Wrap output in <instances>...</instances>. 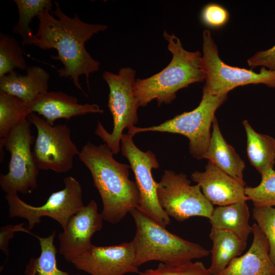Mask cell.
Wrapping results in <instances>:
<instances>
[{"mask_svg": "<svg viewBox=\"0 0 275 275\" xmlns=\"http://www.w3.org/2000/svg\"><path fill=\"white\" fill-rule=\"evenodd\" d=\"M56 9H46L38 16V29L31 45L42 49L54 48L63 67L58 70L59 75L69 77L74 85L85 94L79 82L80 75H85L89 87L90 74L99 70L100 62L92 57L85 47V43L93 36L107 29L101 24H91L82 21L75 13L73 17L67 16L54 2Z\"/></svg>", "mask_w": 275, "mask_h": 275, "instance_id": "cell-1", "label": "cell"}, {"mask_svg": "<svg viewBox=\"0 0 275 275\" xmlns=\"http://www.w3.org/2000/svg\"><path fill=\"white\" fill-rule=\"evenodd\" d=\"M113 154L106 144L88 142L78 156L90 171L100 196L103 219L117 224L138 207L140 193L135 182L129 178L130 166L117 161Z\"/></svg>", "mask_w": 275, "mask_h": 275, "instance_id": "cell-2", "label": "cell"}, {"mask_svg": "<svg viewBox=\"0 0 275 275\" xmlns=\"http://www.w3.org/2000/svg\"><path fill=\"white\" fill-rule=\"evenodd\" d=\"M163 36L168 43V49L172 54V59L159 72L148 78L135 79L133 92L140 106H145L153 100L158 105L170 104L176 98L178 91L204 80L201 52L185 50L180 39L166 31Z\"/></svg>", "mask_w": 275, "mask_h": 275, "instance_id": "cell-3", "label": "cell"}, {"mask_svg": "<svg viewBox=\"0 0 275 275\" xmlns=\"http://www.w3.org/2000/svg\"><path fill=\"white\" fill-rule=\"evenodd\" d=\"M130 213L136 227L132 242L138 267L151 261L179 265L209 255L201 245L172 233L138 209Z\"/></svg>", "mask_w": 275, "mask_h": 275, "instance_id": "cell-4", "label": "cell"}, {"mask_svg": "<svg viewBox=\"0 0 275 275\" xmlns=\"http://www.w3.org/2000/svg\"><path fill=\"white\" fill-rule=\"evenodd\" d=\"M227 95L215 96L203 88V95L199 105L191 111L184 112L156 126L128 129L132 136L145 131H158L182 134L189 141V152L198 159L204 158L209 146L210 129L216 109L225 101Z\"/></svg>", "mask_w": 275, "mask_h": 275, "instance_id": "cell-5", "label": "cell"}, {"mask_svg": "<svg viewBox=\"0 0 275 275\" xmlns=\"http://www.w3.org/2000/svg\"><path fill=\"white\" fill-rule=\"evenodd\" d=\"M135 76V71L130 67L121 68L118 74L105 71L102 75L109 90L107 106L113 116V128L112 132H108L98 121L95 133L114 154L120 151L123 130L134 126L138 121L140 105L133 92Z\"/></svg>", "mask_w": 275, "mask_h": 275, "instance_id": "cell-6", "label": "cell"}, {"mask_svg": "<svg viewBox=\"0 0 275 275\" xmlns=\"http://www.w3.org/2000/svg\"><path fill=\"white\" fill-rule=\"evenodd\" d=\"M30 123L25 120L0 140L1 158H3L4 148L10 154L9 171L0 175V186L6 194H28L37 187L39 169L31 150L34 136Z\"/></svg>", "mask_w": 275, "mask_h": 275, "instance_id": "cell-7", "label": "cell"}, {"mask_svg": "<svg viewBox=\"0 0 275 275\" xmlns=\"http://www.w3.org/2000/svg\"><path fill=\"white\" fill-rule=\"evenodd\" d=\"M202 52L201 65L205 81L203 89L213 95H227L238 86L249 84H262L275 88V70L262 67L259 73H256L223 62L211 34L207 30L203 33Z\"/></svg>", "mask_w": 275, "mask_h": 275, "instance_id": "cell-8", "label": "cell"}, {"mask_svg": "<svg viewBox=\"0 0 275 275\" xmlns=\"http://www.w3.org/2000/svg\"><path fill=\"white\" fill-rule=\"evenodd\" d=\"M63 182L64 188L52 193L46 202L39 206L26 203L17 194H6L9 216L26 219L29 230L40 224L41 217L44 216L56 221L63 229L70 217L85 206L79 182L72 176L65 177Z\"/></svg>", "mask_w": 275, "mask_h": 275, "instance_id": "cell-9", "label": "cell"}, {"mask_svg": "<svg viewBox=\"0 0 275 275\" xmlns=\"http://www.w3.org/2000/svg\"><path fill=\"white\" fill-rule=\"evenodd\" d=\"M183 173L166 170L157 182V196L161 208L169 216L182 222L193 216L209 219L214 210L200 186L190 185Z\"/></svg>", "mask_w": 275, "mask_h": 275, "instance_id": "cell-10", "label": "cell"}, {"mask_svg": "<svg viewBox=\"0 0 275 275\" xmlns=\"http://www.w3.org/2000/svg\"><path fill=\"white\" fill-rule=\"evenodd\" d=\"M28 120L37 131L33 154L38 169L59 173L71 170L80 151L71 139L69 127L50 125L35 113L30 114Z\"/></svg>", "mask_w": 275, "mask_h": 275, "instance_id": "cell-11", "label": "cell"}, {"mask_svg": "<svg viewBox=\"0 0 275 275\" xmlns=\"http://www.w3.org/2000/svg\"><path fill=\"white\" fill-rule=\"evenodd\" d=\"M133 136L123 133L120 143L122 154L128 160L139 191L140 203L137 209L166 228L171 220L159 203L157 182L152 175V170L159 167L158 160L152 151L141 150L134 143Z\"/></svg>", "mask_w": 275, "mask_h": 275, "instance_id": "cell-12", "label": "cell"}, {"mask_svg": "<svg viewBox=\"0 0 275 275\" xmlns=\"http://www.w3.org/2000/svg\"><path fill=\"white\" fill-rule=\"evenodd\" d=\"M70 262L77 269L90 275H124L139 272L132 241L104 246L92 244Z\"/></svg>", "mask_w": 275, "mask_h": 275, "instance_id": "cell-13", "label": "cell"}, {"mask_svg": "<svg viewBox=\"0 0 275 275\" xmlns=\"http://www.w3.org/2000/svg\"><path fill=\"white\" fill-rule=\"evenodd\" d=\"M103 220L96 202L92 200L70 217L59 234V253L70 262L86 251L92 244L94 234L102 229Z\"/></svg>", "mask_w": 275, "mask_h": 275, "instance_id": "cell-14", "label": "cell"}, {"mask_svg": "<svg viewBox=\"0 0 275 275\" xmlns=\"http://www.w3.org/2000/svg\"><path fill=\"white\" fill-rule=\"evenodd\" d=\"M192 180L198 184L212 204L225 206L249 200L244 184L229 176L208 160L204 172L195 171Z\"/></svg>", "mask_w": 275, "mask_h": 275, "instance_id": "cell-15", "label": "cell"}, {"mask_svg": "<svg viewBox=\"0 0 275 275\" xmlns=\"http://www.w3.org/2000/svg\"><path fill=\"white\" fill-rule=\"evenodd\" d=\"M31 113L42 116L50 125L59 119L69 120L89 113H103L96 103L80 104L77 99L61 91L46 92L29 105Z\"/></svg>", "mask_w": 275, "mask_h": 275, "instance_id": "cell-16", "label": "cell"}, {"mask_svg": "<svg viewBox=\"0 0 275 275\" xmlns=\"http://www.w3.org/2000/svg\"><path fill=\"white\" fill-rule=\"evenodd\" d=\"M252 227L253 240L249 250L214 275H275V265L269 256V242L256 223Z\"/></svg>", "mask_w": 275, "mask_h": 275, "instance_id": "cell-17", "label": "cell"}, {"mask_svg": "<svg viewBox=\"0 0 275 275\" xmlns=\"http://www.w3.org/2000/svg\"><path fill=\"white\" fill-rule=\"evenodd\" d=\"M25 70V75L14 71L0 77V91L21 99L29 105L47 92L50 76L39 66L28 67Z\"/></svg>", "mask_w": 275, "mask_h": 275, "instance_id": "cell-18", "label": "cell"}, {"mask_svg": "<svg viewBox=\"0 0 275 275\" xmlns=\"http://www.w3.org/2000/svg\"><path fill=\"white\" fill-rule=\"evenodd\" d=\"M212 125L210 142L204 158L208 159L222 171L245 185L243 179L244 162L223 137L216 118Z\"/></svg>", "mask_w": 275, "mask_h": 275, "instance_id": "cell-19", "label": "cell"}, {"mask_svg": "<svg viewBox=\"0 0 275 275\" xmlns=\"http://www.w3.org/2000/svg\"><path fill=\"white\" fill-rule=\"evenodd\" d=\"M249 217V207L242 201L216 207L209 219L211 228L228 231L246 241L252 232Z\"/></svg>", "mask_w": 275, "mask_h": 275, "instance_id": "cell-20", "label": "cell"}, {"mask_svg": "<svg viewBox=\"0 0 275 275\" xmlns=\"http://www.w3.org/2000/svg\"><path fill=\"white\" fill-rule=\"evenodd\" d=\"M209 237L212 241L211 261L208 268L212 275L223 270L245 250L246 241L228 231L211 228Z\"/></svg>", "mask_w": 275, "mask_h": 275, "instance_id": "cell-21", "label": "cell"}, {"mask_svg": "<svg viewBox=\"0 0 275 275\" xmlns=\"http://www.w3.org/2000/svg\"><path fill=\"white\" fill-rule=\"evenodd\" d=\"M243 125L246 134L248 158L262 176L273 169L275 159V139L256 132L246 120L243 121Z\"/></svg>", "mask_w": 275, "mask_h": 275, "instance_id": "cell-22", "label": "cell"}, {"mask_svg": "<svg viewBox=\"0 0 275 275\" xmlns=\"http://www.w3.org/2000/svg\"><path fill=\"white\" fill-rule=\"evenodd\" d=\"M56 231L46 237L36 235L41 248L37 258H31L26 265L24 275H78L60 270L57 266V249L54 244Z\"/></svg>", "mask_w": 275, "mask_h": 275, "instance_id": "cell-23", "label": "cell"}, {"mask_svg": "<svg viewBox=\"0 0 275 275\" xmlns=\"http://www.w3.org/2000/svg\"><path fill=\"white\" fill-rule=\"evenodd\" d=\"M29 105L21 99L0 91V140L28 119Z\"/></svg>", "mask_w": 275, "mask_h": 275, "instance_id": "cell-24", "label": "cell"}, {"mask_svg": "<svg viewBox=\"0 0 275 275\" xmlns=\"http://www.w3.org/2000/svg\"><path fill=\"white\" fill-rule=\"evenodd\" d=\"M18 11V21L13 29V33L19 35L21 45H31L35 34L30 28L32 19L44 10H52L50 0H14Z\"/></svg>", "mask_w": 275, "mask_h": 275, "instance_id": "cell-25", "label": "cell"}, {"mask_svg": "<svg viewBox=\"0 0 275 275\" xmlns=\"http://www.w3.org/2000/svg\"><path fill=\"white\" fill-rule=\"evenodd\" d=\"M28 68L23 52L12 36L0 33V77L12 72L15 68Z\"/></svg>", "mask_w": 275, "mask_h": 275, "instance_id": "cell-26", "label": "cell"}, {"mask_svg": "<svg viewBox=\"0 0 275 275\" xmlns=\"http://www.w3.org/2000/svg\"><path fill=\"white\" fill-rule=\"evenodd\" d=\"M244 193L254 206L275 207V171L271 169L262 176L258 186L245 187Z\"/></svg>", "mask_w": 275, "mask_h": 275, "instance_id": "cell-27", "label": "cell"}, {"mask_svg": "<svg viewBox=\"0 0 275 275\" xmlns=\"http://www.w3.org/2000/svg\"><path fill=\"white\" fill-rule=\"evenodd\" d=\"M253 216L269 242V256L275 265V207L255 206Z\"/></svg>", "mask_w": 275, "mask_h": 275, "instance_id": "cell-28", "label": "cell"}, {"mask_svg": "<svg viewBox=\"0 0 275 275\" xmlns=\"http://www.w3.org/2000/svg\"><path fill=\"white\" fill-rule=\"evenodd\" d=\"M138 275H212L208 268L200 261L171 265L160 263L155 268L147 269Z\"/></svg>", "mask_w": 275, "mask_h": 275, "instance_id": "cell-29", "label": "cell"}, {"mask_svg": "<svg viewBox=\"0 0 275 275\" xmlns=\"http://www.w3.org/2000/svg\"><path fill=\"white\" fill-rule=\"evenodd\" d=\"M202 22L212 28H219L225 25L229 19L228 11L223 6L211 3L206 5L201 14Z\"/></svg>", "mask_w": 275, "mask_h": 275, "instance_id": "cell-30", "label": "cell"}, {"mask_svg": "<svg viewBox=\"0 0 275 275\" xmlns=\"http://www.w3.org/2000/svg\"><path fill=\"white\" fill-rule=\"evenodd\" d=\"M248 63L252 68L262 66L270 70H275V45L267 50L257 52L248 59Z\"/></svg>", "mask_w": 275, "mask_h": 275, "instance_id": "cell-31", "label": "cell"}, {"mask_svg": "<svg viewBox=\"0 0 275 275\" xmlns=\"http://www.w3.org/2000/svg\"><path fill=\"white\" fill-rule=\"evenodd\" d=\"M24 223L17 225H7L0 228V249L8 256L9 254L8 244L10 239L14 236V233L17 232H24L34 236L36 235L23 227Z\"/></svg>", "mask_w": 275, "mask_h": 275, "instance_id": "cell-32", "label": "cell"}]
</instances>
